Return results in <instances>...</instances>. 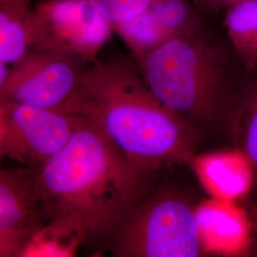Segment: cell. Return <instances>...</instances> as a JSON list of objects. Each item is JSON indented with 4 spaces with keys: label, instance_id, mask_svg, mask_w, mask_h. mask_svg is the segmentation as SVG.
<instances>
[{
    "label": "cell",
    "instance_id": "cell-11",
    "mask_svg": "<svg viewBox=\"0 0 257 257\" xmlns=\"http://www.w3.org/2000/svg\"><path fill=\"white\" fill-rule=\"evenodd\" d=\"M225 36L248 72L257 69V0L233 4L223 13Z\"/></svg>",
    "mask_w": 257,
    "mask_h": 257
},
{
    "label": "cell",
    "instance_id": "cell-1",
    "mask_svg": "<svg viewBox=\"0 0 257 257\" xmlns=\"http://www.w3.org/2000/svg\"><path fill=\"white\" fill-rule=\"evenodd\" d=\"M151 175L91 122L75 116L67 145L35 169L44 226L80 243L103 237L146 189Z\"/></svg>",
    "mask_w": 257,
    "mask_h": 257
},
{
    "label": "cell",
    "instance_id": "cell-12",
    "mask_svg": "<svg viewBox=\"0 0 257 257\" xmlns=\"http://www.w3.org/2000/svg\"><path fill=\"white\" fill-rule=\"evenodd\" d=\"M29 4H0V63L13 66L33 50Z\"/></svg>",
    "mask_w": 257,
    "mask_h": 257
},
{
    "label": "cell",
    "instance_id": "cell-9",
    "mask_svg": "<svg viewBox=\"0 0 257 257\" xmlns=\"http://www.w3.org/2000/svg\"><path fill=\"white\" fill-rule=\"evenodd\" d=\"M190 0H158L136 18L113 27L138 63L167 41L193 33L204 23Z\"/></svg>",
    "mask_w": 257,
    "mask_h": 257
},
{
    "label": "cell",
    "instance_id": "cell-3",
    "mask_svg": "<svg viewBox=\"0 0 257 257\" xmlns=\"http://www.w3.org/2000/svg\"><path fill=\"white\" fill-rule=\"evenodd\" d=\"M138 66L156 97L200 138H230L248 71L226 36L203 24L157 47Z\"/></svg>",
    "mask_w": 257,
    "mask_h": 257
},
{
    "label": "cell",
    "instance_id": "cell-7",
    "mask_svg": "<svg viewBox=\"0 0 257 257\" xmlns=\"http://www.w3.org/2000/svg\"><path fill=\"white\" fill-rule=\"evenodd\" d=\"M74 125L75 116L59 110L0 102V155L38 169L67 145Z\"/></svg>",
    "mask_w": 257,
    "mask_h": 257
},
{
    "label": "cell",
    "instance_id": "cell-15",
    "mask_svg": "<svg viewBox=\"0 0 257 257\" xmlns=\"http://www.w3.org/2000/svg\"><path fill=\"white\" fill-rule=\"evenodd\" d=\"M195 6L200 12H205L210 15L223 13L231 5L247 0H194Z\"/></svg>",
    "mask_w": 257,
    "mask_h": 257
},
{
    "label": "cell",
    "instance_id": "cell-14",
    "mask_svg": "<svg viewBox=\"0 0 257 257\" xmlns=\"http://www.w3.org/2000/svg\"><path fill=\"white\" fill-rule=\"evenodd\" d=\"M92 7L110 22L112 28L127 22L158 0H89Z\"/></svg>",
    "mask_w": 257,
    "mask_h": 257
},
{
    "label": "cell",
    "instance_id": "cell-8",
    "mask_svg": "<svg viewBox=\"0 0 257 257\" xmlns=\"http://www.w3.org/2000/svg\"><path fill=\"white\" fill-rule=\"evenodd\" d=\"M44 227L35 169L0 173V256H22Z\"/></svg>",
    "mask_w": 257,
    "mask_h": 257
},
{
    "label": "cell",
    "instance_id": "cell-13",
    "mask_svg": "<svg viewBox=\"0 0 257 257\" xmlns=\"http://www.w3.org/2000/svg\"><path fill=\"white\" fill-rule=\"evenodd\" d=\"M230 139L250 164L257 188V69L247 72Z\"/></svg>",
    "mask_w": 257,
    "mask_h": 257
},
{
    "label": "cell",
    "instance_id": "cell-6",
    "mask_svg": "<svg viewBox=\"0 0 257 257\" xmlns=\"http://www.w3.org/2000/svg\"><path fill=\"white\" fill-rule=\"evenodd\" d=\"M33 49L64 52L93 62L113 28L89 0H47L31 10Z\"/></svg>",
    "mask_w": 257,
    "mask_h": 257
},
{
    "label": "cell",
    "instance_id": "cell-4",
    "mask_svg": "<svg viewBox=\"0 0 257 257\" xmlns=\"http://www.w3.org/2000/svg\"><path fill=\"white\" fill-rule=\"evenodd\" d=\"M149 185L104 235L111 252L121 257L204 255L194 203L174 189L151 191Z\"/></svg>",
    "mask_w": 257,
    "mask_h": 257
},
{
    "label": "cell",
    "instance_id": "cell-16",
    "mask_svg": "<svg viewBox=\"0 0 257 257\" xmlns=\"http://www.w3.org/2000/svg\"><path fill=\"white\" fill-rule=\"evenodd\" d=\"M30 0H0V4H29Z\"/></svg>",
    "mask_w": 257,
    "mask_h": 257
},
{
    "label": "cell",
    "instance_id": "cell-5",
    "mask_svg": "<svg viewBox=\"0 0 257 257\" xmlns=\"http://www.w3.org/2000/svg\"><path fill=\"white\" fill-rule=\"evenodd\" d=\"M81 58L51 49H33L10 66L0 84V102L61 111L76 91L86 69Z\"/></svg>",
    "mask_w": 257,
    "mask_h": 257
},
{
    "label": "cell",
    "instance_id": "cell-17",
    "mask_svg": "<svg viewBox=\"0 0 257 257\" xmlns=\"http://www.w3.org/2000/svg\"><path fill=\"white\" fill-rule=\"evenodd\" d=\"M250 254L252 256H257V230L255 236H254L252 244H251V247H250Z\"/></svg>",
    "mask_w": 257,
    "mask_h": 257
},
{
    "label": "cell",
    "instance_id": "cell-10",
    "mask_svg": "<svg viewBox=\"0 0 257 257\" xmlns=\"http://www.w3.org/2000/svg\"><path fill=\"white\" fill-rule=\"evenodd\" d=\"M203 186L220 199H231L246 192L252 170L247 157L217 153L194 157L191 163Z\"/></svg>",
    "mask_w": 257,
    "mask_h": 257
},
{
    "label": "cell",
    "instance_id": "cell-2",
    "mask_svg": "<svg viewBox=\"0 0 257 257\" xmlns=\"http://www.w3.org/2000/svg\"><path fill=\"white\" fill-rule=\"evenodd\" d=\"M61 111L91 122L149 173L191 164L201 139L156 97L141 71L121 61H93Z\"/></svg>",
    "mask_w": 257,
    "mask_h": 257
}]
</instances>
